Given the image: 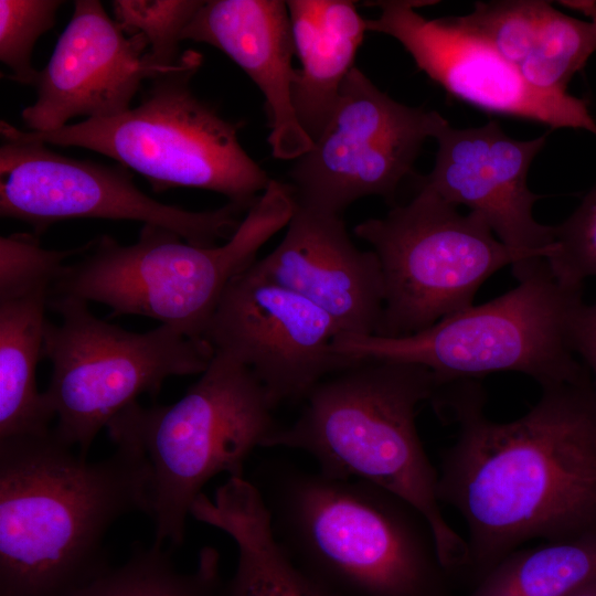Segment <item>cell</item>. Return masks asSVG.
<instances>
[{"label": "cell", "instance_id": "cell-1", "mask_svg": "<svg viewBox=\"0 0 596 596\" xmlns=\"http://www.w3.org/2000/svg\"><path fill=\"white\" fill-rule=\"evenodd\" d=\"M509 422L490 419L477 380L438 389L437 414L457 425L440 456L437 494L467 528L457 575L473 586L522 544L596 531V395L590 376L541 389Z\"/></svg>", "mask_w": 596, "mask_h": 596}, {"label": "cell", "instance_id": "cell-2", "mask_svg": "<svg viewBox=\"0 0 596 596\" xmlns=\"http://www.w3.org/2000/svg\"><path fill=\"white\" fill-rule=\"evenodd\" d=\"M116 446L88 461L53 429L0 439V596H71L109 568L107 532L148 508L143 459Z\"/></svg>", "mask_w": 596, "mask_h": 596}, {"label": "cell", "instance_id": "cell-3", "mask_svg": "<svg viewBox=\"0 0 596 596\" xmlns=\"http://www.w3.org/2000/svg\"><path fill=\"white\" fill-rule=\"evenodd\" d=\"M255 485L277 540L329 596H454L428 521L401 497L284 461Z\"/></svg>", "mask_w": 596, "mask_h": 596}, {"label": "cell", "instance_id": "cell-4", "mask_svg": "<svg viewBox=\"0 0 596 596\" xmlns=\"http://www.w3.org/2000/svg\"><path fill=\"white\" fill-rule=\"evenodd\" d=\"M440 386L422 365L360 358L318 383L298 418L280 425L264 447L305 451L324 476L363 480L406 500L428 521L439 558L454 577L467 544L441 512L438 471L416 427L419 405Z\"/></svg>", "mask_w": 596, "mask_h": 596}, {"label": "cell", "instance_id": "cell-5", "mask_svg": "<svg viewBox=\"0 0 596 596\" xmlns=\"http://www.w3.org/2000/svg\"><path fill=\"white\" fill-rule=\"evenodd\" d=\"M255 375L214 351L200 379L175 403L137 402L107 425L110 439L136 450L148 473L147 515L155 543L178 547L203 487L219 473L244 478L245 462L280 426Z\"/></svg>", "mask_w": 596, "mask_h": 596}, {"label": "cell", "instance_id": "cell-6", "mask_svg": "<svg viewBox=\"0 0 596 596\" xmlns=\"http://www.w3.org/2000/svg\"><path fill=\"white\" fill-rule=\"evenodd\" d=\"M294 199L287 183L270 180L222 245H193L166 227L145 224L136 243L108 235L82 260L65 265L52 296L96 301L114 315H139L204 340L206 326L230 281L256 262L259 248L287 226Z\"/></svg>", "mask_w": 596, "mask_h": 596}, {"label": "cell", "instance_id": "cell-7", "mask_svg": "<svg viewBox=\"0 0 596 596\" xmlns=\"http://www.w3.org/2000/svg\"><path fill=\"white\" fill-rule=\"evenodd\" d=\"M584 287L561 283L546 260L507 292L455 312L417 333L385 338L340 334L336 351L422 365L439 384L517 372L541 389L581 381L589 373L574 344Z\"/></svg>", "mask_w": 596, "mask_h": 596}, {"label": "cell", "instance_id": "cell-8", "mask_svg": "<svg viewBox=\"0 0 596 596\" xmlns=\"http://www.w3.org/2000/svg\"><path fill=\"white\" fill-rule=\"evenodd\" d=\"M201 63L200 53L182 52L172 68L150 81L138 106L114 118L47 132L1 120V136L89 149L135 170L156 191L199 188L249 210L270 179L242 147L238 127L193 93L191 81Z\"/></svg>", "mask_w": 596, "mask_h": 596}, {"label": "cell", "instance_id": "cell-9", "mask_svg": "<svg viewBox=\"0 0 596 596\" xmlns=\"http://www.w3.org/2000/svg\"><path fill=\"white\" fill-rule=\"evenodd\" d=\"M60 315L46 322L43 358L52 363L45 400L56 418L55 436L86 454L102 428L141 394L155 396L170 376L202 373L213 350L205 340L160 324L143 333L95 317L87 301L52 296Z\"/></svg>", "mask_w": 596, "mask_h": 596}, {"label": "cell", "instance_id": "cell-10", "mask_svg": "<svg viewBox=\"0 0 596 596\" xmlns=\"http://www.w3.org/2000/svg\"><path fill=\"white\" fill-rule=\"evenodd\" d=\"M354 233L381 264L379 337L411 336L471 307L482 284L505 266L517 279L524 274L523 259L478 214H464L421 187L409 202L363 221Z\"/></svg>", "mask_w": 596, "mask_h": 596}, {"label": "cell", "instance_id": "cell-11", "mask_svg": "<svg viewBox=\"0 0 596 596\" xmlns=\"http://www.w3.org/2000/svg\"><path fill=\"white\" fill-rule=\"evenodd\" d=\"M448 125L436 110L394 100L354 66L326 128L289 170L294 201L337 215L364 196L394 201L425 140Z\"/></svg>", "mask_w": 596, "mask_h": 596}, {"label": "cell", "instance_id": "cell-12", "mask_svg": "<svg viewBox=\"0 0 596 596\" xmlns=\"http://www.w3.org/2000/svg\"><path fill=\"white\" fill-rule=\"evenodd\" d=\"M0 147V214L42 232L70 219L137 221L175 232L187 242L215 246L230 240L247 209L234 203L211 211H188L143 193L120 167L78 160L46 143L3 138Z\"/></svg>", "mask_w": 596, "mask_h": 596}, {"label": "cell", "instance_id": "cell-13", "mask_svg": "<svg viewBox=\"0 0 596 596\" xmlns=\"http://www.w3.org/2000/svg\"><path fill=\"white\" fill-rule=\"evenodd\" d=\"M341 333L326 311L252 265L225 288L204 340L245 365L276 408L305 400L323 379L359 361L336 351Z\"/></svg>", "mask_w": 596, "mask_h": 596}, {"label": "cell", "instance_id": "cell-14", "mask_svg": "<svg viewBox=\"0 0 596 596\" xmlns=\"http://www.w3.org/2000/svg\"><path fill=\"white\" fill-rule=\"evenodd\" d=\"M370 3L380 14L366 20L368 31L398 41L418 70L448 94L483 111L596 135V121L585 100L533 88L514 65L450 18L430 20L416 11L436 1Z\"/></svg>", "mask_w": 596, "mask_h": 596}, {"label": "cell", "instance_id": "cell-15", "mask_svg": "<svg viewBox=\"0 0 596 596\" xmlns=\"http://www.w3.org/2000/svg\"><path fill=\"white\" fill-rule=\"evenodd\" d=\"M546 137L514 139L496 120L471 128L448 125L435 138L433 170L418 181L448 203L478 214L523 259L522 277L553 249V226L534 219L533 206L541 196L528 185L529 169Z\"/></svg>", "mask_w": 596, "mask_h": 596}, {"label": "cell", "instance_id": "cell-16", "mask_svg": "<svg viewBox=\"0 0 596 596\" xmlns=\"http://www.w3.org/2000/svg\"><path fill=\"white\" fill-rule=\"evenodd\" d=\"M169 71V70H168ZM145 40L127 35L98 0H77L21 117L30 131L61 129L74 117L109 119L131 108L146 81L164 73Z\"/></svg>", "mask_w": 596, "mask_h": 596}, {"label": "cell", "instance_id": "cell-17", "mask_svg": "<svg viewBox=\"0 0 596 596\" xmlns=\"http://www.w3.org/2000/svg\"><path fill=\"white\" fill-rule=\"evenodd\" d=\"M253 267L326 311L341 334L376 333L384 302L381 264L373 249L353 244L341 215L294 201L284 238Z\"/></svg>", "mask_w": 596, "mask_h": 596}, {"label": "cell", "instance_id": "cell-18", "mask_svg": "<svg viewBox=\"0 0 596 596\" xmlns=\"http://www.w3.org/2000/svg\"><path fill=\"white\" fill-rule=\"evenodd\" d=\"M183 40L222 51L257 85L266 100L275 158L295 160L310 150L312 141L292 103L295 46L286 1H204L184 29Z\"/></svg>", "mask_w": 596, "mask_h": 596}, {"label": "cell", "instance_id": "cell-19", "mask_svg": "<svg viewBox=\"0 0 596 596\" xmlns=\"http://www.w3.org/2000/svg\"><path fill=\"white\" fill-rule=\"evenodd\" d=\"M190 514L226 533L237 546L236 570L225 584L224 596H329L277 540L255 483L228 478L213 500L200 494Z\"/></svg>", "mask_w": 596, "mask_h": 596}, {"label": "cell", "instance_id": "cell-20", "mask_svg": "<svg viewBox=\"0 0 596 596\" xmlns=\"http://www.w3.org/2000/svg\"><path fill=\"white\" fill-rule=\"evenodd\" d=\"M296 70L292 103L298 121L313 142L326 128L366 29L354 1L289 0Z\"/></svg>", "mask_w": 596, "mask_h": 596}, {"label": "cell", "instance_id": "cell-21", "mask_svg": "<svg viewBox=\"0 0 596 596\" xmlns=\"http://www.w3.org/2000/svg\"><path fill=\"white\" fill-rule=\"evenodd\" d=\"M50 289L0 297V439L42 435L54 415L35 381Z\"/></svg>", "mask_w": 596, "mask_h": 596}, {"label": "cell", "instance_id": "cell-22", "mask_svg": "<svg viewBox=\"0 0 596 596\" xmlns=\"http://www.w3.org/2000/svg\"><path fill=\"white\" fill-rule=\"evenodd\" d=\"M596 584V531L518 549L466 596H573Z\"/></svg>", "mask_w": 596, "mask_h": 596}, {"label": "cell", "instance_id": "cell-23", "mask_svg": "<svg viewBox=\"0 0 596 596\" xmlns=\"http://www.w3.org/2000/svg\"><path fill=\"white\" fill-rule=\"evenodd\" d=\"M224 587L214 547L200 551L192 572H181L170 549L153 543L135 547L124 564L107 568L71 596H224Z\"/></svg>", "mask_w": 596, "mask_h": 596}, {"label": "cell", "instance_id": "cell-24", "mask_svg": "<svg viewBox=\"0 0 596 596\" xmlns=\"http://www.w3.org/2000/svg\"><path fill=\"white\" fill-rule=\"evenodd\" d=\"M561 3L589 20L571 17L551 4L531 52L518 67L529 85L554 95L568 94V83L596 52V2Z\"/></svg>", "mask_w": 596, "mask_h": 596}, {"label": "cell", "instance_id": "cell-25", "mask_svg": "<svg viewBox=\"0 0 596 596\" xmlns=\"http://www.w3.org/2000/svg\"><path fill=\"white\" fill-rule=\"evenodd\" d=\"M551 4L542 0L476 2L471 12L450 19L518 68L531 52Z\"/></svg>", "mask_w": 596, "mask_h": 596}, {"label": "cell", "instance_id": "cell-26", "mask_svg": "<svg viewBox=\"0 0 596 596\" xmlns=\"http://www.w3.org/2000/svg\"><path fill=\"white\" fill-rule=\"evenodd\" d=\"M204 1L115 0V21L128 35H140L152 63L162 71L172 68L181 56L180 42L189 22Z\"/></svg>", "mask_w": 596, "mask_h": 596}, {"label": "cell", "instance_id": "cell-27", "mask_svg": "<svg viewBox=\"0 0 596 596\" xmlns=\"http://www.w3.org/2000/svg\"><path fill=\"white\" fill-rule=\"evenodd\" d=\"M63 1L0 0V61L11 72L9 78L35 86L39 71L32 52L38 39L55 23Z\"/></svg>", "mask_w": 596, "mask_h": 596}, {"label": "cell", "instance_id": "cell-28", "mask_svg": "<svg viewBox=\"0 0 596 596\" xmlns=\"http://www.w3.org/2000/svg\"><path fill=\"white\" fill-rule=\"evenodd\" d=\"M93 242L67 251L45 249L39 240L26 233L0 237V297L40 288H53L64 260L86 252Z\"/></svg>", "mask_w": 596, "mask_h": 596}, {"label": "cell", "instance_id": "cell-29", "mask_svg": "<svg viewBox=\"0 0 596 596\" xmlns=\"http://www.w3.org/2000/svg\"><path fill=\"white\" fill-rule=\"evenodd\" d=\"M545 260L563 284L584 287L585 280L596 278V187L553 226V249Z\"/></svg>", "mask_w": 596, "mask_h": 596}, {"label": "cell", "instance_id": "cell-30", "mask_svg": "<svg viewBox=\"0 0 596 596\" xmlns=\"http://www.w3.org/2000/svg\"><path fill=\"white\" fill-rule=\"evenodd\" d=\"M576 354L589 373L596 395V301L582 308L574 332Z\"/></svg>", "mask_w": 596, "mask_h": 596}, {"label": "cell", "instance_id": "cell-31", "mask_svg": "<svg viewBox=\"0 0 596 596\" xmlns=\"http://www.w3.org/2000/svg\"><path fill=\"white\" fill-rule=\"evenodd\" d=\"M573 596H596V584L579 590L578 593L574 594Z\"/></svg>", "mask_w": 596, "mask_h": 596}]
</instances>
